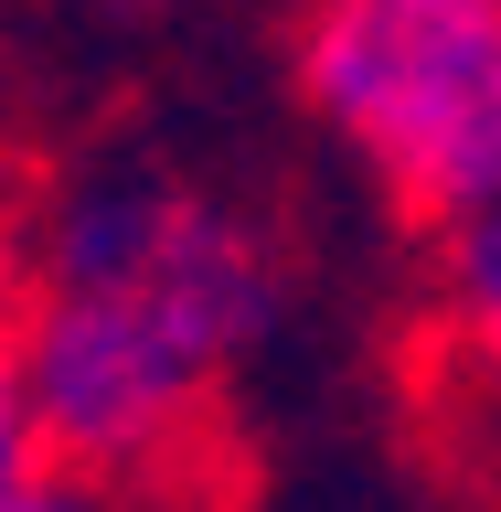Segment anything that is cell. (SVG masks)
<instances>
[{
    "label": "cell",
    "mask_w": 501,
    "mask_h": 512,
    "mask_svg": "<svg viewBox=\"0 0 501 512\" xmlns=\"http://www.w3.org/2000/svg\"><path fill=\"white\" fill-rule=\"evenodd\" d=\"M288 86L427 235L501 171V0H288Z\"/></svg>",
    "instance_id": "2"
},
{
    "label": "cell",
    "mask_w": 501,
    "mask_h": 512,
    "mask_svg": "<svg viewBox=\"0 0 501 512\" xmlns=\"http://www.w3.org/2000/svg\"><path fill=\"white\" fill-rule=\"evenodd\" d=\"M0 288L64 470L192 480L299 310V256L256 192L118 150L32 192Z\"/></svg>",
    "instance_id": "1"
},
{
    "label": "cell",
    "mask_w": 501,
    "mask_h": 512,
    "mask_svg": "<svg viewBox=\"0 0 501 512\" xmlns=\"http://www.w3.org/2000/svg\"><path fill=\"white\" fill-rule=\"evenodd\" d=\"M427 331L459 406L501 438V171L448 224H427Z\"/></svg>",
    "instance_id": "3"
},
{
    "label": "cell",
    "mask_w": 501,
    "mask_h": 512,
    "mask_svg": "<svg viewBox=\"0 0 501 512\" xmlns=\"http://www.w3.org/2000/svg\"><path fill=\"white\" fill-rule=\"evenodd\" d=\"M0 512H192V480H107V470H43L22 480Z\"/></svg>",
    "instance_id": "5"
},
{
    "label": "cell",
    "mask_w": 501,
    "mask_h": 512,
    "mask_svg": "<svg viewBox=\"0 0 501 512\" xmlns=\"http://www.w3.org/2000/svg\"><path fill=\"white\" fill-rule=\"evenodd\" d=\"M54 470V438H43V406H32V363H22V320H11V288H0V502L22 480Z\"/></svg>",
    "instance_id": "4"
},
{
    "label": "cell",
    "mask_w": 501,
    "mask_h": 512,
    "mask_svg": "<svg viewBox=\"0 0 501 512\" xmlns=\"http://www.w3.org/2000/svg\"><path fill=\"white\" fill-rule=\"evenodd\" d=\"M107 11H160V0H107Z\"/></svg>",
    "instance_id": "6"
}]
</instances>
